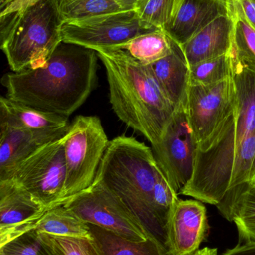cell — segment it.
Wrapping results in <instances>:
<instances>
[{
    "instance_id": "27",
    "label": "cell",
    "mask_w": 255,
    "mask_h": 255,
    "mask_svg": "<svg viewBox=\"0 0 255 255\" xmlns=\"http://www.w3.org/2000/svg\"><path fill=\"white\" fill-rule=\"evenodd\" d=\"M176 0H139L135 6L144 26L148 29L164 30L169 23Z\"/></svg>"
},
{
    "instance_id": "25",
    "label": "cell",
    "mask_w": 255,
    "mask_h": 255,
    "mask_svg": "<svg viewBox=\"0 0 255 255\" xmlns=\"http://www.w3.org/2000/svg\"><path fill=\"white\" fill-rule=\"evenodd\" d=\"M233 76L230 54L201 61L189 67V85H210Z\"/></svg>"
},
{
    "instance_id": "8",
    "label": "cell",
    "mask_w": 255,
    "mask_h": 255,
    "mask_svg": "<svg viewBox=\"0 0 255 255\" xmlns=\"http://www.w3.org/2000/svg\"><path fill=\"white\" fill-rule=\"evenodd\" d=\"M64 206L88 224L103 228L126 239L144 241L150 237L122 200L97 181L67 201Z\"/></svg>"
},
{
    "instance_id": "7",
    "label": "cell",
    "mask_w": 255,
    "mask_h": 255,
    "mask_svg": "<svg viewBox=\"0 0 255 255\" xmlns=\"http://www.w3.org/2000/svg\"><path fill=\"white\" fill-rule=\"evenodd\" d=\"M66 174L62 137L46 144L21 162L7 180L29 193L48 211L64 205Z\"/></svg>"
},
{
    "instance_id": "9",
    "label": "cell",
    "mask_w": 255,
    "mask_h": 255,
    "mask_svg": "<svg viewBox=\"0 0 255 255\" xmlns=\"http://www.w3.org/2000/svg\"><path fill=\"white\" fill-rule=\"evenodd\" d=\"M150 31L153 30L144 26L135 10H129L85 20L64 22L61 35L66 43L97 52L118 49L135 37Z\"/></svg>"
},
{
    "instance_id": "11",
    "label": "cell",
    "mask_w": 255,
    "mask_h": 255,
    "mask_svg": "<svg viewBox=\"0 0 255 255\" xmlns=\"http://www.w3.org/2000/svg\"><path fill=\"white\" fill-rule=\"evenodd\" d=\"M235 85L232 78L210 85H189L186 113L198 144L206 140L235 107Z\"/></svg>"
},
{
    "instance_id": "19",
    "label": "cell",
    "mask_w": 255,
    "mask_h": 255,
    "mask_svg": "<svg viewBox=\"0 0 255 255\" xmlns=\"http://www.w3.org/2000/svg\"><path fill=\"white\" fill-rule=\"evenodd\" d=\"M0 121L37 130H61L70 127L68 118L3 97L0 99Z\"/></svg>"
},
{
    "instance_id": "13",
    "label": "cell",
    "mask_w": 255,
    "mask_h": 255,
    "mask_svg": "<svg viewBox=\"0 0 255 255\" xmlns=\"http://www.w3.org/2000/svg\"><path fill=\"white\" fill-rule=\"evenodd\" d=\"M46 211L11 180L0 181V247L34 229Z\"/></svg>"
},
{
    "instance_id": "10",
    "label": "cell",
    "mask_w": 255,
    "mask_h": 255,
    "mask_svg": "<svg viewBox=\"0 0 255 255\" xmlns=\"http://www.w3.org/2000/svg\"><path fill=\"white\" fill-rule=\"evenodd\" d=\"M197 146L185 108L181 106L174 114L160 142L152 146L160 170L178 195L193 177Z\"/></svg>"
},
{
    "instance_id": "2",
    "label": "cell",
    "mask_w": 255,
    "mask_h": 255,
    "mask_svg": "<svg viewBox=\"0 0 255 255\" xmlns=\"http://www.w3.org/2000/svg\"><path fill=\"white\" fill-rule=\"evenodd\" d=\"M98 58L93 49L62 41L44 66L7 73L1 84L10 100L68 118L95 88Z\"/></svg>"
},
{
    "instance_id": "20",
    "label": "cell",
    "mask_w": 255,
    "mask_h": 255,
    "mask_svg": "<svg viewBox=\"0 0 255 255\" xmlns=\"http://www.w3.org/2000/svg\"><path fill=\"white\" fill-rule=\"evenodd\" d=\"M232 21L229 54L234 59L245 65L255 67V29L244 15L237 0H226Z\"/></svg>"
},
{
    "instance_id": "22",
    "label": "cell",
    "mask_w": 255,
    "mask_h": 255,
    "mask_svg": "<svg viewBox=\"0 0 255 255\" xmlns=\"http://www.w3.org/2000/svg\"><path fill=\"white\" fill-rule=\"evenodd\" d=\"M39 233L71 238H92L89 225L65 206L48 210L34 228Z\"/></svg>"
},
{
    "instance_id": "24",
    "label": "cell",
    "mask_w": 255,
    "mask_h": 255,
    "mask_svg": "<svg viewBox=\"0 0 255 255\" xmlns=\"http://www.w3.org/2000/svg\"><path fill=\"white\" fill-rule=\"evenodd\" d=\"M58 1L64 22L85 20L127 10L117 0H58Z\"/></svg>"
},
{
    "instance_id": "6",
    "label": "cell",
    "mask_w": 255,
    "mask_h": 255,
    "mask_svg": "<svg viewBox=\"0 0 255 255\" xmlns=\"http://www.w3.org/2000/svg\"><path fill=\"white\" fill-rule=\"evenodd\" d=\"M66 174L64 204L91 187L110 141L96 116H78L63 136Z\"/></svg>"
},
{
    "instance_id": "5",
    "label": "cell",
    "mask_w": 255,
    "mask_h": 255,
    "mask_svg": "<svg viewBox=\"0 0 255 255\" xmlns=\"http://www.w3.org/2000/svg\"><path fill=\"white\" fill-rule=\"evenodd\" d=\"M58 0H35L0 28L1 49L14 73L45 65L63 41Z\"/></svg>"
},
{
    "instance_id": "17",
    "label": "cell",
    "mask_w": 255,
    "mask_h": 255,
    "mask_svg": "<svg viewBox=\"0 0 255 255\" xmlns=\"http://www.w3.org/2000/svg\"><path fill=\"white\" fill-rule=\"evenodd\" d=\"M217 207L236 225L240 241L255 242V185L248 182L232 188Z\"/></svg>"
},
{
    "instance_id": "18",
    "label": "cell",
    "mask_w": 255,
    "mask_h": 255,
    "mask_svg": "<svg viewBox=\"0 0 255 255\" xmlns=\"http://www.w3.org/2000/svg\"><path fill=\"white\" fill-rule=\"evenodd\" d=\"M169 55L149 65L154 76L177 109L185 105L189 86V65L181 46L172 40Z\"/></svg>"
},
{
    "instance_id": "26",
    "label": "cell",
    "mask_w": 255,
    "mask_h": 255,
    "mask_svg": "<svg viewBox=\"0 0 255 255\" xmlns=\"http://www.w3.org/2000/svg\"><path fill=\"white\" fill-rule=\"evenodd\" d=\"M40 234L50 255H105L94 238H71Z\"/></svg>"
},
{
    "instance_id": "30",
    "label": "cell",
    "mask_w": 255,
    "mask_h": 255,
    "mask_svg": "<svg viewBox=\"0 0 255 255\" xmlns=\"http://www.w3.org/2000/svg\"><path fill=\"white\" fill-rule=\"evenodd\" d=\"M220 255H255V242L238 244Z\"/></svg>"
},
{
    "instance_id": "34",
    "label": "cell",
    "mask_w": 255,
    "mask_h": 255,
    "mask_svg": "<svg viewBox=\"0 0 255 255\" xmlns=\"http://www.w3.org/2000/svg\"><path fill=\"white\" fill-rule=\"evenodd\" d=\"M250 184H253V185H255V170L254 174H253V177H252L251 181H250Z\"/></svg>"
},
{
    "instance_id": "33",
    "label": "cell",
    "mask_w": 255,
    "mask_h": 255,
    "mask_svg": "<svg viewBox=\"0 0 255 255\" xmlns=\"http://www.w3.org/2000/svg\"><path fill=\"white\" fill-rule=\"evenodd\" d=\"M195 255H218L217 249L205 247V248L199 250Z\"/></svg>"
},
{
    "instance_id": "21",
    "label": "cell",
    "mask_w": 255,
    "mask_h": 255,
    "mask_svg": "<svg viewBox=\"0 0 255 255\" xmlns=\"http://www.w3.org/2000/svg\"><path fill=\"white\" fill-rule=\"evenodd\" d=\"M89 225L91 235L105 255H167L163 246L153 237L131 241L103 228Z\"/></svg>"
},
{
    "instance_id": "12",
    "label": "cell",
    "mask_w": 255,
    "mask_h": 255,
    "mask_svg": "<svg viewBox=\"0 0 255 255\" xmlns=\"http://www.w3.org/2000/svg\"><path fill=\"white\" fill-rule=\"evenodd\" d=\"M208 228L206 208L200 201L178 199L166 224L167 255H195Z\"/></svg>"
},
{
    "instance_id": "4",
    "label": "cell",
    "mask_w": 255,
    "mask_h": 255,
    "mask_svg": "<svg viewBox=\"0 0 255 255\" xmlns=\"http://www.w3.org/2000/svg\"><path fill=\"white\" fill-rule=\"evenodd\" d=\"M160 172L151 148L136 138L121 135L109 142L94 181L118 196L167 253L166 223L154 201Z\"/></svg>"
},
{
    "instance_id": "28",
    "label": "cell",
    "mask_w": 255,
    "mask_h": 255,
    "mask_svg": "<svg viewBox=\"0 0 255 255\" xmlns=\"http://www.w3.org/2000/svg\"><path fill=\"white\" fill-rule=\"evenodd\" d=\"M0 255H50L35 229L28 231L0 247Z\"/></svg>"
},
{
    "instance_id": "31",
    "label": "cell",
    "mask_w": 255,
    "mask_h": 255,
    "mask_svg": "<svg viewBox=\"0 0 255 255\" xmlns=\"http://www.w3.org/2000/svg\"><path fill=\"white\" fill-rule=\"evenodd\" d=\"M247 20L255 29V0H237Z\"/></svg>"
},
{
    "instance_id": "3",
    "label": "cell",
    "mask_w": 255,
    "mask_h": 255,
    "mask_svg": "<svg viewBox=\"0 0 255 255\" xmlns=\"http://www.w3.org/2000/svg\"><path fill=\"white\" fill-rule=\"evenodd\" d=\"M106 69L112 109L127 127L155 145L177 108L160 86L149 66L122 49L97 51Z\"/></svg>"
},
{
    "instance_id": "32",
    "label": "cell",
    "mask_w": 255,
    "mask_h": 255,
    "mask_svg": "<svg viewBox=\"0 0 255 255\" xmlns=\"http://www.w3.org/2000/svg\"><path fill=\"white\" fill-rule=\"evenodd\" d=\"M126 10H134L135 6L139 0H117Z\"/></svg>"
},
{
    "instance_id": "29",
    "label": "cell",
    "mask_w": 255,
    "mask_h": 255,
    "mask_svg": "<svg viewBox=\"0 0 255 255\" xmlns=\"http://www.w3.org/2000/svg\"><path fill=\"white\" fill-rule=\"evenodd\" d=\"M35 0H0V27L4 26Z\"/></svg>"
},
{
    "instance_id": "16",
    "label": "cell",
    "mask_w": 255,
    "mask_h": 255,
    "mask_svg": "<svg viewBox=\"0 0 255 255\" xmlns=\"http://www.w3.org/2000/svg\"><path fill=\"white\" fill-rule=\"evenodd\" d=\"M232 21L229 13L216 18L181 45L189 67L201 61L229 53L231 48Z\"/></svg>"
},
{
    "instance_id": "14",
    "label": "cell",
    "mask_w": 255,
    "mask_h": 255,
    "mask_svg": "<svg viewBox=\"0 0 255 255\" xmlns=\"http://www.w3.org/2000/svg\"><path fill=\"white\" fill-rule=\"evenodd\" d=\"M68 128L31 130L0 121V181L8 179L21 162L46 144L62 138Z\"/></svg>"
},
{
    "instance_id": "23",
    "label": "cell",
    "mask_w": 255,
    "mask_h": 255,
    "mask_svg": "<svg viewBox=\"0 0 255 255\" xmlns=\"http://www.w3.org/2000/svg\"><path fill=\"white\" fill-rule=\"evenodd\" d=\"M118 49H122L145 66L151 65L172 51V39L163 30H155L135 37Z\"/></svg>"
},
{
    "instance_id": "15",
    "label": "cell",
    "mask_w": 255,
    "mask_h": 255,
    "mask_svg": "<svg viewBox=\"0 0 255 255\" xmlns=\"http://www.w3.org/2000/svg\"><path fill=\"white\" fill-rule=\"evenodd\" d=\"M227 11L226 0H176L170 20L163 31L181 46Z\"/></svg>"
},
{
    "instance_id": "1",
    "label": "cell",
    "mask_w": 255,
    "mask_h": 255,
    "mask_svg": "<svg viewBox=\"0 0 255 255\" xmlns=\"http://www.w3.org/2000/svg\"><path fill=\"white\" fill-rule=\"evenodd\" d=\"M232 60L235 107L198 144L193 177L180 193L216 206L229 190L250 182L255 170V67Z\"/></svg>"
}]
</instances>
